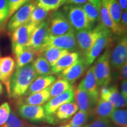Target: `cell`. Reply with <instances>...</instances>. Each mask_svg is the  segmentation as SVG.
<instances>
[{
    "mask_svg": "<svg viewBox=\"0 0 127 127\" xmlns=\"http://www.w3.org/2000/svg\"><path fill=\"white\" fill-rule=\"evenodd\" d=\"M35 8V4L32 2H28L24 5L12 15L7 25V29L9 34L11 35L17 28L28 23L30 15Z\"/></svg>",
    "mask_w": 127,
    "mask_h": 127,
    "instance_id": "obj_9",
    "label": "cell"
},
{
    "mask_svg": "<svg viewBox=\"0 0 127 127\" xmlns=\"http://www.w3.org/2000/svg\"><path fill=\"white\" fill-rule=\"evenodd\" d=\"M75 97V88H72L58 96L50 99L43 106L47 116L46 121L51 118L58 108L65 103L74 102Z\"/></svg>",
    "mask_w": 127,
    "mask_h": 127,
    "instance_id": "obj_10",
    "label": "cell"
},
{
    "mask_svg": "<svg viewBox=\"0 0 127 127\" xmlns=\"http://www.w3.org/2000/svg\"><path fill=\"white\" fill-rule=\"evenodd\" d=\"M18 104V113L23 119L32 123L46 121L45 110L43 106Z\"/></svg>",
    "mask_w": 127,
    "mask_h": 127,
    "instance_id": "obj_13",
    "label": "cell"
},
{
    "mask_svg": "<svg viewBox=\"0 0 127 127\" xmlns=\"http://www.w3.org/2000/svg\"><path fill=\"white\" fill-rule=\"evenodd\" d=\"M37 26L27 23L17 28L11 33V48L15 58L27 49L32 34Z\"/></svg>",
    "mask_w": 127,
    "mask_h": 127,
    "instance_id": "obj_2",
    "label": "cell"
},
{
    "mask_svg": "<svg viewBox=\"0 0 127 127\" xmlns=\"http://www.w3.org/2000/svg\"><path fill=\"white\" fill-rule=\"evenodd\" d=\"M11 112V108L7 102L0 105V127L6 123Z\"/></svg>",
    "mask_w": 127,
    "mask_h": 127,
    "instance_id": "obj_38",
    "label": "cell"
},
{
    "mask_svg": "<svg viewBox=\"0 0 127 127\" xmlns=\"http://www.w3.org/2000/svg\"><path fill=\"white\" fill-rule=\"evenodd\" d=\"M88 2V0H66L65 3L71 5L81 6Z\"/></svg>",
    "mask_w": 127,
    "mask_h": 127,
    "instance_id": "obj_42",
    "label": "cell"
},
{
    "mask_svg": "<svg viewBox=\"0 0 127 127\" xmlns=\"http://www.w3.org/2000/svg\"><path fill=\"white\" fill-rule=\"evenodd\" d=\"M77 87L92 95L99 96V89L94 74L93 65L87 71L84 78Z\"/></svg>",
    "mask_w": 127,
    "mask_h": 127,
    "instance_id": "obj_19",
    "label": "cell"
},
{
    "mask_svg": "<svg viewBox=\"0 0 127 127\" xmlns=\"http://www.w3.org/2000/svg\"><path fill=\"white\" fill-rule=\"evenodd\" d=\"M3 91H4V89H3L2 85V84L0 82V96H1V95L2 94Z\"/></svg>",
    "mask_w": 127,
    "mask_h": 127,
    "instance_id": "obj_47",
    "label": "cell"
},
{
    "mask_svg": "<svg viewBox=\"0 0 127 127\" xmlns=\"http://www.w3.org/2000/svg\"><path fill=\"white\" fill-rule=\"evenodd\" d=\"M47 23L50 36H59L75 31L62 11L52 12Z\"/></svg>",
    "mask_w": 127,
    "mask_h": 127,
    "instance_id": "obj_4",
    "label": "cell"
},
{
    "mask_svg": "<svg viewBox=\"0 0 127 127\" xmlns=\"http://www.w3.org/2000/svg\"><path fill=\"white\" fill-rule=\"evenodd\" d=\"M123 12L127 11V0H117Z\"/></svg>",
    "mask_w": 127,
    "mask_h": 127,
    "instance_id": "obj_44",
    "label": "cell"
},
{
    "mask_svg": "<svg viewBox=\"0 0 127 127\" xmlns=\"http://www.w3.org/2000/svg\"><path fill=\"white\" fill-rule=\"evenodd\" d=\"M50 99V87H47L42 91L36 93L30 96H25L23 98H19L17 103L25 104L31 105L42 106L45 104Z\"/></svg>",
    "mask_w": 127,
    "mask_h": 127,
    "instance_id": "obj_20",
    "label": "cell"
},
{
    "mask_svg": "<svg viewBox=\"0 0 127 127\" xmlns=\"http://www.w3.org/2000/svg\"><path fill=\"white\" fill-rule=\"evenodd\" d=\"M74 88V86L63 78H58L50 86V99L58 96L65 91Z\"/></svg>",
    "mask_w": 127,
    "mask_h": 127,
    "instance_id": "obj_27",
    "label": "cell"
},
{
    "mask_svg": "<svg viewBox=\"0 0 127 127\" xmlns=\"http://www.w3.org/2000/svg\"><path fill=\"white\" fill-rule=\"evenodd\" d=\"M66 0H36L38 7L47 12H54L65 4Z\"/></svg>",
    "mask_w": 127,
    "mask_h": 127,
    "instance_id": "obj_31",
    "label": "cell"
},
{
    "mask_svg": "<svg viewBox=\"0 0 127 127\" xmlns=\"http://www.w3.org/2000/svg\"><path fill=\"white\" fill-rule=\"evenodd\" d=\"M26 127H35V126H30V125H28Z\"/></svg>",
    "mask_w": 127,
    "mask_h": 127,
    "instance_id": "obj_50",
    "label": "cell"
},
{
    "mask_svg": "<svg viewBox=\"0 0 127 127\" xmlns=\"http://www.w3.org/2000/svg\"><path fill=\"white\" fill-rule=\"evenodd\" d=\"M73 29L77 31L90 30L93 25L89 23L82 6L68 5L64 7V12Z\"/></svg>",
    "mask_w": 127,
    "mask_h": 127,
    "instance_id": "obj_6",
    "label": "cell"
},
{
    "mask_svg": "<svg viewBox=\"0 0 127 127\" xmlns=\"http://www.w3.org/2000/svg\"><path fill=\"white\" fill-rule=\"evenodd\" d=\"M8 0H0V31H2L8 20Z\"/></svg>",
    "mask_w": 127,
    "mask_h": 127,
    "instance_id": "obj_36",
    "label": "cell"
},
{
    "mask_svg": "<svg viewBox=\"0 0 127 127\" xmlns=\"http://www.w3.org/2000/svg\"><path fill=\"white\" fill-rule=\"evenodd\" d=\"M48 12L41 8L36 6L30 15L28 23L38 25L47 18L48 15Z\"/></svg>",
    "mask_w": 127,
    "mask_h": 127,
    "instance_id": "obj_33",
    "label": "cell"
},
{
    "mask_svg": "<svg viewBox=\"0 0 127 127\" xmlns=\"http://www.w3.org/2000/svg\"><path fill=\"white\" fill-rule=\"evenodd\" d=\"M49 47H57L67 50L69 52L77 51L78 48L76 40L75 31L71 32L59 36H50L47 40L45 48Z\"/></svg>",
    "mask_w": 127,
    "mask_h": 127,
    "instance_id": "obj_11",
    "label": "cell"
},
{
    "mask_svg": "<svg viewBox=\"0 0 127 127\" xmlns=\"http://www.w3.org/2000/svg\"><path fill=\"white\" fill-rule=\"evenodd\" d=\"M120 71V79L122 81L127 80V61L124 65L121 68Z\"/></svg>",
    "mask_w": 127,
    "mask_h": 127,
    "instance_id": "obj_41",
    "label": "cell"
},
{
    "mask_svg": "<svg viewBox=\"0 0 127 127\" xmlns=\"http://www.w3.org/2000/svg\"><path fill=\"white\" fill-rule=\"evenodd\" d=\"M78 111V108L74 102L65 103L58 108L51 118L47 121L48 123L54 124L55 122L63 121L71 118Z\"/></svg>",
    "mask_w": 127,
    "mask_h": 127,
    "instance_id": "obj_18",
    "label": "cell"
},
{
    "mask_svg": "<svg viewBox=\"0 0 127 127\" xmlns=\"http://www.w3.org/2000/svg\"><path fill=\"white\" fill-rule=\"evenodd\" d=\"M84 127H114L109 119L95 118L91 123L87 124Z\"/></svg>",
    "mask_w": 127,
    "mask_h": 127,
    "instance_id": "obj_39",
    "label": "cell"
},
{
    "mask_svg": "<svg viewBox=\"0 0 127 127\" xmlns=\"http://www.w3.org/2000/svg\"><path fill=\"white\" fill-rule=\"evenodd\" d=\"M68 52H69L67 50H63L57 47H49L46 48L42 51L41 56L44 57L48 63L52 66L57 63L60 58Z\"/></svg>",
    "mask_w": 127,
    "mask_h": 127,
    "instance_id": "obj_25",
    "label": "cell"
},
{
    "mask_svg": "<svg viewBox=\"0 0 127 127\" xmlns=\"http://www.w3.org/2000/svg\"><path fill=\"white\" fill-rule=\"evenodd\" d=\"M110 50H107L93 65L94 71L99 87L108 86L111 81Z\"/></svg>",
    "mask_w": 127,
    "mask_h": 127,
    "instance_id": "obj_3",
    "label": "cell"
},
{
    "mask_svg": "<svg viewBox=\"0 0 127 127\" xmlns=\"http://www.w3.org/2000/svg\"><path fill=\"white\" fill-rule=\"evenodd\" d=\"M15 69V62L11 56H5L0 58L1 81L5 86L8 95L9 94L10 80Z\"/></svg>",
    "mask_w": 127,
    "mask_h": 127,
    "instance_id": "obj_17",
    "label": "cell"
},
{
    "mask_svg": "<svg viewBox=\"0 0 127 127\" xmlns=\"http://www.w3.org/2000/svg\"><path fill=\"white\" fill-rule=\"evenodd\" d=\"M29 1H31V0H29Z\"/></svg>",
    "mask_w": 127,
    "mask_h": 127,
    "instance_id": "obj_51",
    "label": "cell"
},
{
    "mask_svg": "<svg viewBox=\"0 0 127 127\" xmlns=\"http://www.w3.org/2000/svg\"><path fill=\"white\" fill-rule=\"evenodd\" d=\"M127 36H121L115 47L110 52V65L114 70H120L127 61Z\"/></svg>",
    "mask_w": 127,
    "mask_h": 127,
    "instance_id": "obj_12",
    "label": "cell"
},
{
    "mask_svg": "<svg viewBox=\"0 0 127 127\" xmlns=\"http://www.w3.org/2000/svg\"><path fill=\"white\" fill-rule=\"evenodd\" d=\"M0 58H1V50H0ZM1 72H0V81H1Z\"/></svg>",
    "mask_w": 127,
    "mask_h": 127,
    "instance_id": "obj_49",
    "label": "cell"
},
{
    "mask_svg": "<svg viewBox=\"0 0 127 127\" xmlns=\"http://www.w3.org/2000/svg\"><path fill=\"white\" fill-rule=\"evenodd\" d=\"M99 18L101 21V24L104 27L110 30L112 33L117 34L118 27L114 23L109 15L108 8V2L105 0H101Z\"/></svg>",
    "mask_w": 127,
    "mask_h": 127,
    "instance_id": "obj_24",
    "label": "cell"
},
{
    "mask_svg": "<svg viewBox=\"0 0 127 127\" xmlns=\"http://www.w3.org/2000/svg\"><path fill=\"white\" fill-rule=\"evenodd\" d=\"M37 77L32 64L15 69L9 83V97L17 99L23 96Z\"/></svg>",
    "mask_w": 127,
    "mask_h": 127,
    "instance_id": "obj_1",
    "label": "cell"
},
{
    "mask_svg": "<svg viewBox=\"0 0 127 127\" xmlns=\"http://www.w3.org/2000/svg\"><path fill=\"white\" fill-rule=\"evenodd\" d=\"M127 11L123 12L121 18L118 25V29L117 35L123 36L127 35Z\"/></svg>",
    "mask_w": 127,
    "mask_h": 127,
    "instance_id": "obj_40",
    "label": "cell"
},
{
    "mask_svg": "<svg viewBox=\"0 0 127 127\" xmlns=\"http://www.w3.org/2000/svg\"><path fill=\"white\" fill-rule=\"evenodd\" d=\"M55 80L56 78L52 75L37 77L30 85L29 88H28L27 91H26L24 96L25 97L38 93L47 87H50L55 82Z\"/></svg>",
    "mask_w": 127,
    "mask_h": 127,
    "instance_id": "obj_21",
    "label": "cell"
},
{
    "mask_svg": "<svg viewBox=\"0 0 127 127\" xmlns=\"http://www.w3.org/2000/svg\"><path fill=\"white\" fill-rule=\"evenodd\" d=\"M85 15L88 19L89 23L93 25L95 22L99 19V12L101 6H96L91 4L90 2H87L82 6Z\"/></svg>",
    "mask_w": 127,
    "mask_h": 127,
    "instance_id": "obj_29",
    "label": "cell"
},
{
    "mask_svg": "<svg viewBox=\"0 0 127 127\" xmlns=\"http://www.w3.org/2000/svg\"><path fill=\"white\" fill-rule=\"evenodd\" d=\"M121 94L125 99H127V80L123 81L121 87Z\"/></svg>",
    "mask_w": 127,
    "mask_h": 127,
    "instance_id": "obj_43",
    "label": "cell"
},
{
    "mask_svg": "<svg viewBox=\"0 0 127 127\" xmlns=\"http://www.w3.org/2000/svg\"><path fill=\"white\" fill-rule=\"evenodd\" d=\"M88 67L83 56H80L72 65L60 72V78L65 79L73 85L76 81L83 75Z\"/></svg>",
    "mask_w": 127,
    "mask_h": 127,
    "instance_id": "obj_15",
    "label": "cell"
},
{
    "mask_svg": "<svg viewBox=\"0 0 127 127\" xmlns=\"http://www.w3.org/2000/svg\"><path fill=\"white\" fill-rule=\"evenodd\" d=\"M49 34L48 25L47 21H44L36 27L32 34L27 48L32 50L35 52L37 57L41 56L45 48Z\"/></svg>",
    "mask_w": 127,
    "mask_h": 127,
    "instance_id": "obj_5",
    "label": "cell"
},
{
    "mask_svg": "<svg viewBox=\"0 0 127 127\" xmlns=\"http://www.w3.org/2000/svg\"><path fill=\"white\" fill-rule=\"evenodd\" d=\"M91 116V114L84 111H79L74 115V117L68 123L74 126L84 127L88 123L89 119Z\"/></svg>",
    "mask_w": 127,
    "mask_h": 127,
    "instance_id": "obj_35",
    "label": "cell"
},
{
    "mask_svg": "<svg viewBox=\"0 0 127 127\" xmlns=\"http://www.w3.org/2000/svg\"><path fill=\"white\" fill-rule=\"evenodd\" d=\"M108 8L109 15H110L111 18L113 20L114 23L118 26L120 24L121 18L123 11L119 5L118 1L115 0L111 2H108Z\"/></svg>",
    "mask_w": 127,
    "mask_h": 127,
    "instance_id": "obj_32",
    "label": "cell"
},
{
    "mask_svg": "<svg viewBox=\"0 0 127 127\" xmlns=\"http://www.w3.org/2000/svg\"><path fill=\"white\" fill-rule=\"evenodd\" d=\"M32 64L38 75L48 76L52 75L51 66L45 58L41 55L34 60Z\"/></svg>",
    "mask_w": 127,
    "mask_h": 127,
    "instance_id": "obj_26",
    "label": "cell"
},
{
    "mask_svg": "<svg viewBox=\"0 0 127 127\" xmlns=\"http://www.w3.org/2000/svg\"><path fill=\"white\" fill-rule=\"evenodd\" d=\"M36 56L35 52L30 49H25L24 51L15 58V69H20L33 62Z\"/></svg>",
    "mask_w": 127,
    "mask_h": 127,
    "instance_id": "obj_28",
    "label": "cell"
},
{
    "mask_svg": "<svg viewBox=\"0 0 127 127\" xmlns=\"http://www.w3.org/2000/svg\"><path fill=\"white\" fill-rule=\"evenodd\" d=\"M112 34V32L105 27L91 48L83 55L84 60L88 66L93 64L95 59L111 42Z\"/></svg>",
    "mask_w": 127,
    "mask_h": 127,
    "instance_id": "obj_8",
    "label": "cell"
},
{
    "mask_svg": "<svg viewBox=\"0 0 127 127\" xmlns=\"http://www.w3.org/2000/svg\"><path fill=\"white\" fill-rule=\"evenodd\" d=\"M104 27V25L100 23L94 28L75 32L78 48L81 51L83 55L91 48Z\"/></svg>",
    "mask_w": 127,
    "mask_h": 127,
    "instance_id": "obj_7",
    "label": "cell"
},
{
    "mask_svg": "<svg viewBox=\"0 0 127 127\" xmlns=\"http://www.w3.org/2000/svg\"><path fill=\"white\" fill-rule=\"evenodd\" d=\"M60 127H76V126H74V125H72L71 124H69V123L66 124H64L61 126H60Z\"/></svg>",
    "mask_w": 127,
    "mask_h": 127,
    "instance_id": "obj_46",
    "label": "cell"
},
{
    "mask_svg": "<svg viewBox=\"0 0 127 127\" xmlns=\"http://www.w3.org/2000/svg\"><path fill=\"white\" fill-rule=\"evenodd\" d=\"M98 99L99 96L92 95L78 87L75 90L74 100L79 111H84L92 115V111Z\"/></svg>",
    "mask_w": 127,
    "mask_h": 127,
    "instance_id": "obj_16",
    "label": "cell"
},
{
    "mask_svg": "<svg viewBox=\"0 0 127 127\" xmlns=\"http://www.w3.org/2000/svg\"><path fill=\"white\" fill-rule=\"evenodd\" d=\"M110 120L118 127H127V111L126 109H115L111 114Z\"/></svg>",
    "mask_w": 127,
    "mask_h": 127,
    "instance_id": "obj_30",
    "label": "cell"
},
{
    "mask_svg": "<svg viewBox=\"0 0 127 127\" xmlns=\"http://www.w3.org/2000/svg\"><path fill=\"white\" fill-rule=\"evenodd\" d=\"M89 2L96 6H101V0H88Z\"/></svg>",
    "mask_w": 127,
    "mask_h": 127,
    "instance_id": "obj_45",
    "label": "cell"
},
{
    "mask_svg": "<svg viewBox=\"0 0 127 127\" xmlns=\"http://www.w3.org/2000/svg\"><path fill=\"white\" fill-rule=\"evenodd\" d=\"M99 98L111 103L116 109L127 107V99L122 95L115 85L101 87L99 90Z\"/></svg>",
    "mask_w": 127,
    "mask_h": 127,
    "instance_id": "obj_14",
    "label": "cell"
},
{
    "mask_svg": "<svg viewBox=\"0 0 127 127\" xmlns=\"http://www.w3.org/2000/svg\"><path fill=\"white\" fill-rule=\"evenodd\" d=\"M29 0H8L9 8L8 20L18 9L27 4Z\"/></svg>",
    "mask_w": 127,
    "mask_h": 127,
    "instance_id": "obj_37",
    "label": "cell"
},
{
    "mask_svg": "<svg viewBox=\"0 0 127 127\" xmlns=\"http://www.w3.org/2000/svg\"><path fill=\"white\" fill-rule=\"evenodd\" d=\"M80 57L78 52H69L60 58L54 65L51 66L52 74L61 72L77 61Z\"/></svg>",
    "mask_w": 127,
    "mask_h": 127,
    "instance_id": "obj_22",
    "label": "cell"
},
{
    "mask_svg": "<svg viewBox=\"0 0 127 127\" xmlns=\"http://www.w3.org/2000/svg\"><path fill=\"white\" fill-rule=\"evenodd\" d=\"M115 109L111 103L99 98L92 111V115L94 116L95 118L109 119Z\"/></svg>",
    "mask_w": 127,
    "mask_h": 127,
    "instance_id": "obj_23",
    "label": "cell"
},
{
    "mask_svg": "<svg viewBox=\"0 0 127 127\" xmlns=\"http://www.w3.org/2000/svg\"><path fill=\"white\" fill-rule=\"evenodd\" d=\"M28 125V123L18 117L15 111H11L6 123L0 127H26Z\"/></svg>",
    "mask_w": 127,
    "mask_h": 127,
    "instance_id": "obj_34",
    "label": "cell"
},
{
    "mask_svg": "<svg viewBox=\"0 0 127 127\" xmlns=\"http://www.w3.org/2000/svg\"><path fill=\"white\" fill-rule=\"evenodd\" d=\"M106 1H107V2H111V1H115V0H105Z\"/></svg>",
    "mask_w": 127,
    "mask_h": 127,
    "instance_id": "obj_48",
    "label": "cell"
}]
</instances>
